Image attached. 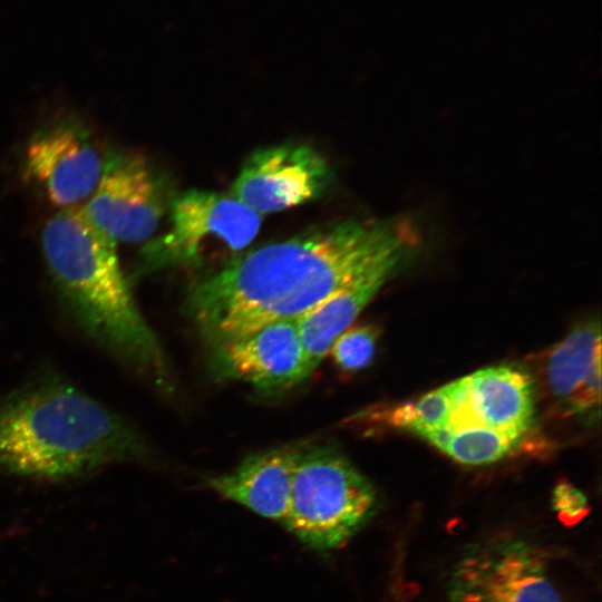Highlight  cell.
<instances>
[{
	"mask_svg": "<svg viewBox=\"0 0 602 602\" xmlns=\"http://www.w3.org/2000/svg\"><path fill=\"white\" fill-rule=\"evenodd\" d=\"M399 222L348 220L241 253L192 289L187 308L219 346L268 323L298 319L387 252L414 242Z\"/></svg>",
	"mask_w": 602,
	"mask_h": 602,
	"instance_id": "obj_1",
	"label": "cell"
},
{
	"mask_svg": "<svg viewBox=\"0 0 602 602\" xmlns=\"http://www.w3.org/2000/svg\"><path fill=\"white\" fill-rule=\"evenodd\" d=\"M139 435L118 414L57 375L0 398V470L67 480L139 459Z\"/></svg>",
	"mask_w": 602,
	"mask_h": 602,
	"instance_id": "obj_2",
	"label": "cell"
},
{
	"mask_svg": "<svg viewBox=\"0 0 602 602\" xmlns=\"http://www.w3.org/2000/svg\"><path fill=\"white\" fill-rule=\"evenodd\" d=\"M41 245L59 298L82 333L122 362L162 373V350L136 305L116 242L82 210L67 207L47 221Z\"/></svg>",
	"mask_w": 602,
	"mask_h": 602,
	"instance_id": "obj_3",
	"label": "cell"
},
{
	"mask_svg": "<svg viewBox=\"0 0 602 602\" xmlns=\"http://www.w3.org/2000/svg\"><path fill=\"white\" fill-rule=\"evenodd\" d=\"M376 505L373 487L341 453L330 447L297 449L282 522L304 545L317 551L342 546Z\"/></svg>",
	"mask_w": 602,
	"mask_h": 602,
	"instance_id": "obj_4",
	"label": "cell"
},
{
	"mask_svg": "<svg viewBox=\"0 0 602 602\" xmlns=\"http://www.w3.org/2000/svg\"><path fill=\"white\" fill-rule=\"evenodd\" d=\"M171 229L144 251L147 263L159 265H200L210 254L230 260L256 236L262 215L232 195L191 190L172 204Z\"/></svg>",
	"mask_w": 602,
	"mask_h": 602,
	"instance_id": "obj_5",
	"label": "cell"
},
{
	"mask_svg": "<svg viewBox=\"0 0 602 602\" xmlns=\"http://www.w3.org/2000/svg\"><path fill=\"white\" fill-rule=\"evenodd\" d=\"M450 602H563L533 544L496 537L465 552L452 570Z\"/></svg>",
	"mask_w": 602,
	"mask_h": 602,
	"instance_id": "obj_6",
	"label": "cell"
},
{
	"mask_svg": "<svg viewBox=\"0 0 602 602\" xmlns=\"http://www.w3.org/2000/svg\"><path fill=\"white\" fill-rule=\"evenodd\" d=\"M165 208L162 186L142 156L115 153L105 158L98 184L82 210L114 242H142L156 231Z\"/></svg>",
	"mask_w": 602,
	"mask_h": 602,
	"instance_id": "obj_7",
	"label": "cell"
},
{
	"mask_svg": "<svg viewBox=\"0 0 602 602\" xmlns=\"http://www.w3.org/2000/svg\"><path fill=\"white\" fill-rule=\"evenodd\" d=\"M331 174L327 159L311 146L280 144L245 161L231 195L260 215L283 211L318 197Z\"/></svg>",
	"mask_w": 602,
	"mask_h": 602,
	"instance_id": "obj_8",
	"label": "cell"
},
{
	"mask_svg": "<svg viewBox=\"0 0 602 602\" xmlns=\"http://www.w3.org/2000/svg\"><path fill=\"white\" fill-rule=\"evenodd\" d=\"M105 158L82 127L61 122L32 136L23 164L50 203L67 208L91 195Z\"/></svg>",
	"mask_w": 602,
	"mask_h": 602,
	"instance_id": "obj_9",
	"label": "cell"
},
{
	"mask_svg": "<svg viewBox=\"0 0 602 602\" xmlns=\"http://www.w3.org/2000/svg\"><path fill=\"white\" fill-rule=\"evenodd\" d=\"M450 426H482L522 438L534 416L531 376L513 365L478 370L450 382Z\"/></svg>",
	"mask_w": 602,
	"mask_h": 602,
	"instance_id": "obj_10",
	"label": "cell"
},
{
	"mask_svg": "<svg viewBox=\"0 0 602 602\" xmlns=\"http://www.w3.org/2000/svg\"><path fill=\"white\" fill-rule=\"evenodd\" d=\"M219 347L224 369L262 390L292 387L313 371L297 319L268 323Z\"/></svg>",
	"mask_w": 602,
	"mask_h": 602,
	"instance_id": "obj_11",
	"label": "cell"
},
{
	"mask_svg": "<svg viewBox=\"0 0 602 602\" xmlns=\"http://www.w3.org/2000/svg\"><path fill=\"white\" fill-rule=\"evenodd\" d=\"M415 245L414 241L387 252L343 289L297 319L299 334L313 370L396 268L412 253Z\"/></svg>",
	"mask_w": 602,
	"mask_h": 602,
	"instance_id": "obj_12",
	"label": "cell"
},
{
	"mask_svg": "<svg viewBox=\"0 0 602 602\" xmlns=\"http://www.w3.org/2000/svg\"><path fill=\"white\" fill-rule=\"evenodd\" d=\"M547 389L572 415L586 416L601 401V327L590 320L576 326L550 351L544 368Z\"/></svg>",
	"mask_w": 602,
	"mask_h": 602,
	"instance_id": "obj_13",
	"label": "cell"
},
{
	"mask_svg": "<svg viewBox=\"0 0 602 602\" xmlns=\"http://www.w3.org/2000/svg\"><path fill=\"white\" fill-rule=\"evenodd\" d=\"M297 449L252 455L234 470L208 479V486L250 511L283 521L290 501Z\"/></svg>",
	"mask_w": 602,
	"mask_h": 602,
	"instance_id": "obj_14",
	"label": "cell"
},
{
	"mask_svg": "<svg viewBox=\"0 0 602 602\" xmlns=\"http://www.w3.org/2000/svg\"><path fill=\"white\" fill-rule=\"evenodd\" d=\"M453 459L466 465H484L507 455L522 438L482 426H450L423 435Z\"/></svg>",
	"mask_w": 602,
	"mask_h": 602,
	"instance_id": "obj_15",
	"label": "cell"
},
{
	"mask_svg": "<svg viewBox=\"0 0 602 602\" xmlns=\"http://www.w3.org/2000/svg\"><path fill=\"white\" fill-rule=\"evenodd\" d=\"M452 414L450 383L429 391L416 401L395 406L381 414L394 427L420 436L449 424Z\"/></svg>",
	"mask_w": 602,
	"mask_h": 602,
	"instance_id": "obj_16",
	"label": "cell"
},
{
	"mask_svg": "<svg viewBox=\"0 0 602 602\" xmlns=\"http://www.w3.org/2000/svg\"><path fill=\"white\" fill-rule=\"evenodd\" d=\"M378 336V329L370 324L346 330L334 340L329 352L341 370H361L373 358Z\"/></svg>",
	"mask_w": 602,
	"mask_h": 602,
	"instance_id": "obj_17",
	"label": "cell"
},
{
	"mask_svg": "<svg viewBox=\"0 0 602 602\" xmlns=\"http://www.w3.org/2000/svg\"><path fill=\"white\" fill-rule=\"evenodd\" d=\"M552 503L557 517L565 525L579 523L590 511L586 496L565 479L554 487Z\"/></svg>",
	"mask_w": 602,
	"mask_h": 602,
	"instance_id": "obj_18",
	"label": "cell"
}]
</instances>
